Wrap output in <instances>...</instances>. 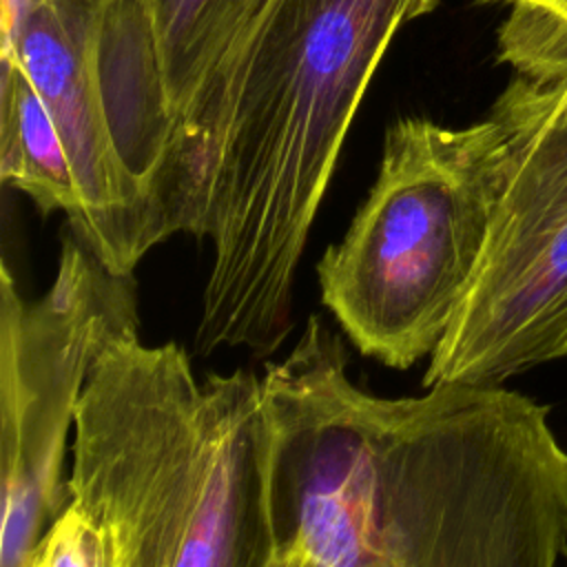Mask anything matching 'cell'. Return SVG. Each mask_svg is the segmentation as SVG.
Masks as SVG:
<instances>
[{
  "label": "cell",
  "instance_id": "cell-1",
  "mask_svg": "<svg viewBox=\"0 0 567 567\" xmlns=\"http://www.w3.org/2000/svg\"><path fill=\"white\" fill-rule=\"evenodd\" d=\"M261 392L275 534L321 567H563L567 450L547 405L505 385L368 392L317 312Z\"/></svg>",
  "mask_w": 567,
  "mask_h": 567
},
{
  "label": "cell",
  "instance_id": "cell-2",
  "mask_svg": "<svg viewBox=\"0 0 567 567\" xmlns=\"http://www.w3.org/2000/svg\"><path fill=\"white\" fill-rule=\"evenodd\" d=\"M441 0H272L173 124L153 197L210 237L193 346L272 354L348 128L396 31Z\"/></svg>",
  "mask_w": 567,
  "mask_h": 567
},
{
  "label": "cell",
  "instance_id": "cell-3",
  "mask_svg": "<svg viewBox=\"0 0 567 567\" xmlns=\"http://www.w3.org/2000/svg\"><path fill=\"white\" fill-rule=\"evenodd\" d=\"M66 487L106 567H268L261 377L248 368L197 377L182 346L117 337L80 396Z\"/></svg>",
  "mask_w": 567,
  "mask_h": 567
},
{
  "label": "cell",
  "instance_id": "cell-4",
  "mask_svg": "<svg viewBox=\"0 0 567 567\" xmlns=\"http://www.w3.org/2000/svg\"><path fill=\"white\" fill-rule=\"evenodd\" d=\"M498 128L403 117L377 179L317 264L323 306L363 354L394 370L432 357L472 284L496 195Z\"/></svg>",
  "mask_w": 567,
  "mask_h": 567
},
{
  "label": "cell",
  "instance_id": "cell-5",
  "mask_svg": "<svg viewBox=\"0 0 567 567\" xmlns=\"http://www.w3.org/2000/svg\"><path fill=\"white\" fill-rule=\"evenodd\" d=\"M489 115L498 171L487 237L425 388L505 385L567 357V75H516Z\"/></svg>",
  "mask_w": 567,
  "mask_h": 567
},
{
  "label": "cell",
  "instance_id": "cell-6",
  "mask_svg": "<svg viewBox=\"0 0 567 567\" xmlns=\"http://www.w3.org/2000/svg\"><path fill=\"white\" fill-rule=\"evenodd\" d=\"M140 332L133 275L111 272L73 233L53 284L27 301L0 264V567H29L69 505L62 476L75 410L97 357Z\"/></svg>",
  "mask_w": 567,
  "mask_h": 567
},
{
  "label": "cell",
  "instance_id": "cell-7",
  "mask_svg": "<svg viewBox=\"0 0 567 567\" xmlns=\"http://www.w3.org/2000/svg\"><path fill=\"white\" fill-rule=\"evenodd\" d=\"M109 0H0V55L47 106L71 162L80 217L71 233L115 275H133L166 237L148 188L111 131L102 73Z\"/></svg>",
  "mask_w": 567,
  "mask_h": 567
},
{
  "label": "cell",
  "instance_id": "cell-8",
  "mask_svg": "<svg viewBox=\"0 0 567 567\" xmlns=\"http://www.w3.org/2000/svg\"><path fill=\"white\" fill-rule=\"evenodd\" d=\"M264 2L109 0L102 35L109 122L151 197L168 133L199 89L206 49L215 69Z\"/></svg>",
  "mask_w": 567,
  "mask_h": 567
},
{
  "label": "cell",
  "instance_id": "cell-9",
  "mask_svg": "<svg viewBox=\"0 0 567 567\" xmlns=\"http://www.w3.org/2000/svg\"><path fill=\"white\" fill-rule=\"evenodd\" d=\"M0 179L44 215L60 210L73 226L80 193L64 142L16 62L0 55Z\"/></svg>",
  "mask_w": 567,
  "mask_h": 567
},
{
  "label": "cell",
  "instance_id": "cell-10",
  "mask_svg": "<svg viewBox=\"0 0 567 567\" xmlns=\"http://www.w3.org/2000/svg\"><path fill=\"white\" fill-rule=\"evenodd\" d=\"M509 4L498 27V60L516 75L556 80L567 75V0H476Z\"/></svg>",
  "mask_w": 567,
  "mask_h": 567
},
{
  "label": "cell",
  "instance_id": "cell-11",
  "mask_svg": "<svg viewBox=\"0 0 567 567\" xmlns=\"http://www.w3.org/2000/svg\"><path fill=\"white\" fill-rule=\"evenodd\" d=\"M268 567H321L310 551L292 536L275 534V551Z\"/></svg>",
  "mask_w": 567,
  "mask_h": 567
},
{
  "label": "cell",
  "instance_id": "cell-12",
  "mask_svg": "<svg viewBox=\"0 0 567 567\" xmlns=\"http://www.w3.org/2000/svg\"><path fill=\"white\" fill-rule=\"evenodd\" d=\"M29 567H44V563H42V558H40V554H35V558H33V563L29 565Z\"/></svg>",
  "mask_w": 567,
  "mask_h": 567
},
{
  "label": "cell",
  "instance_id": "cell-13",
  "mask_svg": "<svg viewBox=\"0 0 567 567\" xmlns=\"http://www.w3.org/2000/svg\"><path fill=\"white\" fill-rule=\"evenodd\" d=\"M563 567H567V551H565V560H563Z\"/></svg>",
  "mask_w": 567,
  "mask_h": 567
}]
</instances>
